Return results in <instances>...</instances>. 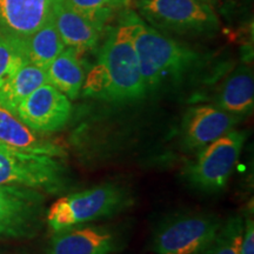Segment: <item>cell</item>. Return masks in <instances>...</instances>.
<instances>
[{
	"label": "cell",
	"instance_id": "6da1fadb",
	"mask_svg": "<svg viewBox=\"0 0 254 254\" xmlns=\"http://www.w3.org/2000/svg\"><path fill=\"white\" fill-rule=\"evenodd\" d=\"M134 31L135 15L131 13L111 32L97 64L85 78L81 88L85 95L112 103L146 97L147 92L134 47Z\"/></svg>",
	"mask_w": 254,
	"mask_h": 254
},
{
	"label": "cell",
	"instance_id": "7a4b0ae2",
	"mask_svg": "<svg viewBox=\"0 0 254 254\" xmlns=\"http://www.w3.org/2000/svg\"><path fill=\"white\" fill-rule=\"evenodd\" d=\"M134 47L146 92H154L182 79L199 56L183 44L146 26L135 17Z\"/></svg>",
	"mask_w": 254,
	"mask_h": 254
},
{
	"label": "cell",
	"instance_id": "3957f363",
	"mask_svg": "<svg viewBox=\"0 0 254 254\" xmlns=\"http://www.w3.org/2000/svg\"><path fill=\"white\" fill-rule=\"evenodd\" d=\"M127 192L114 184H104L71 193L55 201L47 211V224L53 233L118 213L129 205Z\"/></svg>",
	"mask_w": 254,
	"mask_h": 254
},
{
	"label": "cell",
	"instance_id": "277c9868",
	"mask_svg": "<svg viewBox=\"0 0 254 254\" xmlns=\"http://www.w3.org/2000/svg\"><path fill=\"white\" fill-rule=\"evenodd\" d=\"M246 136V132L232 129L200 148L184 171L187 182L205 192L224 189L238 163Z\"/></svg>",
	"mask_w": 254,
	"mask_h": 254
},
{
	"label": "cell",
	"instance_id": "5b68a950",
	"mask_svg": "<svg viewBox=\"0 0 254 254\" xmlns=\"http://www.w3.org/2000/svg\"><path fill=\"white\" fill-rule=\"evenodd\" d=\"M65 166L59 158L26 152H0V185L59 190L65 183Z\"/></svg>",
	"mask_w": 254,
	"mask_h": 254
},
{
	"label": "cell",
	"instance_id": "8992f818",
	"mask_svg": "<svg viewBox=\"0 0 254 254\" xmlns=\"http://www.w3.org/2000/svg\"><path fill=\"white\" fill-rule=\"evenodd\" d=\"M45 195L40 190L0 185V238H31L41 226Z\"/></svg>",
	"mask_w": 254,
	"mask_h": 254
},
{
	"label": "cell",
	"instance_id": "52a82bcc",
	"mask_svg": "<svg viewBox=\"0 0 254 254\" xmlns=\"http://www.w3.org/2000/svg\"><path fill=\"white\" fill-rule=\"evenodd\" d=\"M213 214H190L166 221L153 239L157 254H200L221 226Z\"/></svg>",
	"mask_w": 254,
	"mask_h": 254
},
{
	"label": "cell",
	"instance_id": "ba28073f",
	"mask_svg": "<svg viewBox=\"0 0 254 254\" xmlns=\"http://www.w3.org/2000/svg\"><path fill=\"white\" fill-rule=\"evenodd\" d=\"M139 9L150 23L177 32H205L218 26V18L201 0H140Z\"/></svg>",
	"mask_w": 254,
	"mask_h": 254
},
{
	"label": "cell",
	"instance_id": "9c48e42d",
	"mask_svg": "<svg viewBox=\"0 0 254 254\" xmlns=\"http://www.w3.org/2000/svg\"><path fill=\"white\" fill-rule=\"evenodd\" d=\"M71 113V100L46 82L19 105L14 116L33 131L53 133L67 125Z\"/></svg>",
	"mask_w": 254,
	"mask_h": 254
},
{
	"label": "cell",
	"instance_id": "30bf717a",
	"mask_svg": "<svg viewBox=\"0 0 254 254\" xmlns=\"http://www.w3.org/2000/svg\"><path fill=\"white\" fill-rule=\"evenodd\" d=\"M239 118L219 107L201 105L190 107L183 120V144L187 150H200L232 129Z\"/></svg>",
	"mask_w": 254,
	"mask_h": 254
},
{
	"label": "cell",
	"instance_id": "8fae6325",
	"mask_svg": "<svg viewBox=\"0 0 254 254\" xmlns=\"http://www.w3.org/2000/svg\"><path fill=\"white\" fill-rule=\"evenodd\" d=\"M55 0H0V33L25 39L52 15Z\"/></svg>",
	"mask_w": 254,
	"mask_h": 254
},
{
	"label": "cell",
	"instance_id": "7c38bea8",
	"mask_svg": "<svg viewBox=\"0 0 254 254\" xmlns=\"http://www.w3.org/2000/svg\"><path fill=\"white\" fill-rule=\"evenodd\" d=\"M117 249V238L107 228L74 226L55 233L47 254H111Z\"/></svg>",
	"mask_w": 254,
	"mask_h": 254
},
{
	"label": "cell",
	"instance_id": "4fadbf2b",
	"mask_svg": "<svg viewBox=\"0 0 254 254\" xmlns=\"http://www.w3.org/2000/svg\"><path fill=\"white\" fill-rule=\"evenodd\" d=\"M0 140L12 148L32 154L50 155L62 159L66 150L60 142L38 133L20 122L14 114L0 107Z\"/></svg>",
	"mask_w": 254,
	"mask_h": 254
},
{
	"label": "cell",
	"instance_id": "5bb4252c",
	"mask_svg": "<svg viewBox=\"0 0 254 254\" xmlns=\"http://www.w3.org/2000/svg\"><path fill=\"white\" fill-rule=\"evenodd\" d=\"M52 19L65 46L74 50L79 56L97 45L101 30L63 0L53 2Z\"/></svg>",
	"mask_w": 254,
	"mask_h": 254
},
{
	"label": "cell",
	"instance_id": "9a60e30c",
	"mask_svg": "<svg viewBox=\"0 0 254 254\" xmlns=\"http://www.w3.org/2000/svg\"><path fill=\"white\" fill-rule=\"evenodd\" d=\"M219 109L232 116L244 117L252 112L254 104V78L250 67H239L228 77L217 95Z\"/></svg>",
	"mask_w": 254,
	"mask_h": 254
},
{
	"label": "cell",
	"instance_id": "2e32d148",
	"mask_svg": "<svg viewBox=\"0 0 254 254\" xmlns=\"http://www.w3.org/2000/svg\"><path fill=\"white\" fill-rule=\"evenodd\" d=\"M49 84L68 99H77L85 81V73L79 55L73 49H65L46 68Z\"/></svg>",
	"mask_w": 254,
	"mask_h": 254
},
{
	"label": "cell",
	"instance_id": "e0dca14e",
	"mask_svg": "<svg viewBox=\"0 0 254 254\" xmlns=\"http://www.w3.org/2000/svg\"><path fill=\"white\" fill-rule=\"evenodd\" d=\"M28 63L45 69L66 49L59 36L52 15L45 24L31 36L21 39Z\"/></svg>",
	"mask_w": 254,
	"mask_h": 254
},
{
	"label": "cell",
	"instance_id": "ac0fdd59",
	"mask_svg": "<svg viewBox=\"0 0 254 254\" xmlns=\"http://www.w3.org/2000/svg\"><path fill=\"white\" fill-rule=\"evenodd\" d=\"M45 69L26 64L15 74L0 86V107L12 114L34 90L46 84Z\"/></svg>",
	"mask_w": 254,
	"mask_h": 254
},
{
	"label": "cell",
	"instance_id": "d6986e66",
	"mask_svg": "<svg viewBox=\"0 0 254 254\" xmlns=\"http://www.w3.org/2000/svg\"><path fill=\"white\" fill-rule=\"evenodd\" d=\"M243 233V219L230 218L225 224H221L213 240L200 254H240Z\"/></svg>",
	"mask_w": 254,
	"mask_h": 254
},
{
	"label": "cell",
	"instance_id": "ffe728a7",
	"mask_svg": "<svg viewBox=\"0 0 254 254\" xmlns=\"http://www.w3.org/2000/svg\"><path fill=\"white\" fill-rule=\"evenodd\" d=\"M63 1L103 31L105 24L127 0H63Z\"/></svg>",
	"mask_w": 254,
	"mask_h": 254
},
{
	"label": "cell",
	"instance_id": "44dd1931",
	"mask_svg": "<svg viewBox=\"0 0 254 254\" xmlns=\"http://www.w3.org/2000/svg\"><path fill=\"white\" fill-rule=\"evenodd\" d=\"M28 60L21 39L9 38L0 33V86L8 81Z\"/></svg>",
	"mask_w": 254,
	"mask_h": 254
},
{
	"label": "cell",
	"instance_id": "7402d4cb",
	"mask_svg": "<svg viewBox=\"0 0 254 254\" xmlns=\"http://www.w3.org/2000/svg\"><path fill=\"white\" fill-rule=\"evenodd\" d=\"M240 254H254V222L252 219H247L244 226Z\"/></svg>",
	"mask_w": 254,
	"mask_h": 254
},
{
	"label": "cell",
	"instance_id": "603a6c76",
	"mask_svg": "<svg viewBox=\"0 0 254 254\" xmlns=\"http://www.w3.org/2000/svg\"><path fill=\"white\" fill-rule=\"evenodd\" d=\"M204 2H207V1H214V0H202Z\"/></svg>",
	"mask_w": 254,
	"mask_h": 254
}]
</instances>
